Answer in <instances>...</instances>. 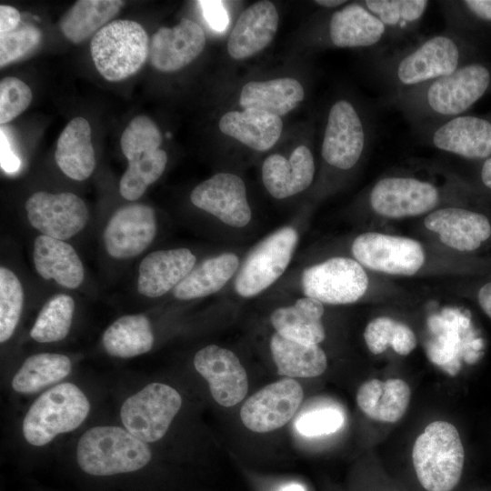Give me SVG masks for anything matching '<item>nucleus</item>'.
I'll return each instance as SVG.
<instances>
[{"label": "nucleus", "mask_w": 491, "mask_h": 491, "mask_svg": "<svg viewBox=\"0 0 491 491\" xmlns=\"http://www.w3.org/2000/svg\"><path fill=\"white\" fill-rule=\"evenodd\" d=\"M490 85L489 67L470 62L423 85L391 94L389 102L419 133L463 115L486 93Z\"/></svg>", "instance_id": "1"}, {"label": "nucleus", "mask_w": 491, "mask_h": 491, "mask_svg": "<svg viewBox=\"0 0 491 491\" xmlns=\"http://www.w3.org/2000/svg\"><path fill=\"white\" fill-rule=\"evenodd\" d=\"M467 45L458 32L446 30L391 52L380 51L376 71L391 94L447 75L466 64Z\"/></svg>", "instance_id": "2"}, {"label": "nucleus", "mask_w": 491, "mask_h": 491, "mask_svg": "<svg viewBox=\"0 0 491 491\" xmlns=\"http://www.w3.org/2000/svg\"><path fill=\"white\" fill-rule=\"evenodd\" d=\"M412 461L426 491H452L463 471L465 452L456 426L446 421L430 423L415 441Z\"/></svg>", "instance_id": "3"}, {"label": "nucleus", "mask_w": 491, "mask_h": 491, "mask_svg": "<svg viewBox=\"0 0 491 491\" xmlns=\"http://www.w3.org/2000/svg\"><path fill=\"white\" fill-rule=\"evenodd\" d=\"M151 450L125 428L95 426L85 431L76 447L81 469L93 476H112L136 471L151 460Z\"/></svg>", "instance_id": "4"}, {"label": "nucleus", "mask_w": 491, "mask_h": 491, "mask_svg": "<svg viewBox=\"0 0 491 491\" xmlns=\"http://www.w3.org/2000/svg\"><path fill=\"white\" fill-rule=\"evenodd\" d=\"M149 41L137 22L113 20L92 37L91 56L105 79L121 81L142 68L148 58Z\"/></svg>", "instance_id": "5"}, {"label": "nucleus", "mask_w": 491, "mask_h": 491, "mask_svg": "<svg viewBox=\"0 0 491 491\" xmlns=\"http://www.w3.org/2000/svg\"><path fill=\"white\" fill-rule=\"evenodd\" d=\"M90 404L81 389L62 383L43 393L30 406L23 421L26 441L36 446L77 428L89 414Z\"/></svg>", "instance_id": "6"}, {"label": "nucleus", "mask_w": 491, "mask_h": 491, "mask_svg": "<svg viewBox=\"0 0 491 491\" xmlns=\"http://www.w3.org/2000/svg\"><path fill=\"white\" fill-rule=\"evenodd\" d=\"M370 127L356 105L346 98L334 102L328 111L321 145L324 161L348 171L362 159L370 143Z\"/></svg>", "instance_id": "7"}, {"label": "nucleus", "mask_w": 491, "mask_h": 491, "mask_svg": "<svg viewBox=\"0 0 491 491\" xmlns=\"http://www.w3.org/2000/svg\"><path fill=\"white\" fill-rule=\"evenodd\" d=\"M443 195L441 187L431 180L411 175H391L374 184L368 204L376 215L399 219L432 211Z\"/></svg>", "instance_id": "8"}, {"label": "nucleus", "mask_w": 491, "mask_h": 491, "mask_svg": "<svg viewBox=\"0 0 491 491\" xmlns=\"http://www.w3.org/2000/svg\"><path fill=\"white\" fill-rule=\"evenodd\" d=\"M181 405V396L175 388L151 383L124 402L120 416L128 432L145 443H153L165 435Z\"/></svg>", "instance_id": "9"}, {"label": "nucleus", "mask_w": 491, "mask_h": 491, "mask_svg": "<svg viewBox=\"0 0 491 491\" xmlns=\"http://www.w3.org/2000/svg\"><path fill=\"white\" fill-rule=\"evenodd\" d=\"M298 242L297 231L282 227L262 240L248 255L235 280V290L252 297L275 283L287 268Z\"/></svg>", "instance_id": "10"}, {"label": "nucleus", "mask_w": 491, "mask_h": 491, "mask_svg": "<svg viewBox=\"0 0 491 491\" xmlns=\"http://www.w3.org/2000/svg\"><path fill=\"white\" fill-rule=\"evenodd\" d=\"M304 294L328 305H346L360 299L368 286L363 266L348 257H333L303 271Z\"/></svg>", "instance_id": "11"}, {"label": "nucleus", "mask_w": 491, "mask_h": 491, "mask_svg": "<svg viewBox=\"0 0 491 491\" xmlns=\"http://www.w3.org/2000/svg\"><path fill=\"white\" fill-rule=\"evenodd\" d=\"M352 253L361 266L396 276L415 275L426 260L424 248L418 241L376 232L356 236Z\"/></svg>", "instance_id": "12"}, {"label": "nucleus", "mask_w": 491, "mask_h": 491, "mask_svg": "<svg viewBox=\"0 0 491 491\" xmlns=\"http://www.w3.org/2000/svg\"><path fill=\"white\" fill-rule=\"evenodd\" d=\"M29 223L44 235L68 239L85 226L89 212L83 199L65 192H35L25 202Z\"/></svg>", "instance_id": "13"}, {"label": "nucleus", "mask_w": 491, "mask_h": 491, "mask_svg": "<svg viewBox=\"0 0 491 491\" xmlns=\"http://www.w3.org/2000/svg\"><path fill=\"white\" fill-rule=\"evenodd\" d=\"M304 392L298 382L284 378L267 385L242 406L243 424L256 433H266L285 426L301 405Z\"/></svg>", "instance_id": "14"}, {"label": "nucleus", "mask_w": 491, "mask_h": 491, "mask_svg": "<svg viewBox=\"0 0 491 491\" xmlns=\"http://www.w3.org/2000/svg\"><path fill=\"white\" fill-rule=\"evenodd\" d=\"M417 134L435 148L466 159L491 156V121L484 117L461 115Z\"/></svg>", "instance_id": "15"}, {"label": "nucleus", "mask_w": 491, "mask_h": 491, "mask_svg": "<svg viewBox=\"0 0 491 491\" xmlns=\"http://www.w3.org/2000/svg\"><path fill=\"white\" fill-rule=\"evenodd\" d=\"M193 205L233 227H244L252 212L242 178L231 173H217L196 185L190 195Z\"/></svg>", "instance_id": "16"}, {"label": "nucleus", "mask_w": 491, "mask_h": 491, "mask_svg": "<svg viewBox=\"0 0 491 491\" xmlns=\"http://www.w3.org/2000/svg\"><path fill=\"white\" fill-rule=\"evenodd\" d=\"M195 370L207 381L213 398L222 406H234L248 390L247 375L238 357L215 345L205 346L194 357Z\"/></svg>", "instance_id": "17"}, {"label": "nucleus", "mask_w": 491, "mask_h": 491, "mask_svg": "<svg viewBox=\"0 0 491 491\" xmlns=\"http://www.w3.org/2000/svg\"><path fill=\"white\" fill-rule=\"evenodd\" d=\"M155 234L154 209L133 204L117 209L110 217L104 231L105 246L112 257H134L149 246Z\"/></svg>", "instance_id": "18"}, {"label": "nucleus", "mask_w": 491, "mask_h": 491, "mask_svg": "<svg viewBox=\"0 0 491 491\" xmlns=\"http://www.w3.org/2000/svg\"><path fill=\"white\" fill-rule=\"evenodd\" d=\"M205 35L195 22L183 18L169 28L160 27L149 41L148 58L158 71L170 73L192 63L203 52Z\"/></svg>", "instance_id": "19"}, {"label": "nucleus", "mask_w": 491, "mask_h": 491, "mask_svg": "<svg viewBox=\"0 0 491 491\" xmlns=\"http://www.w3.org/2000/svg\"><path fill=\"white\" fill-rule=\"evenodd\" d=\"M424 224L444 245L460 252L475 251L491 236L489 219L463 207L436 209L426 216Z\"/></svg>", "instance_id": "20"}, {"label": "nucleus", "mask_w": 491, "mask_h": 491, "mask_svg": "<svg viewBox=\"0 0 491 491\" xmlns=\"http://www.w3.org/2000/svg\"><path fill=\"white\" fill-rule=\"evenodd\" d=\"M328 42L340 48L384 46L389 42L384 25L361 2L346 4L330 15Z\"/></svg>", "instance_id": "21"}, {"label": "nucleus", "mask_w": 491, "mask_h": 491, "mask_svg": "<svg viewBox=\"0 0 491 491\" xmlns=\"http://www.w3.org/2000/svg\"><path fill=\"white\" fill-rule=\"evenodd\" d=\"M279 15L270 1H259L248 6L239 16L227 41V52L236 60L251 57L273 40Z\"/></svg>", "instance_id": "22"}, {"label": "nucleus", "mask_w": 491, "mask_h": 491, "mask_svg": "<svg viewBox=\"0 0 491 491\" xmlns=\"http://www.w3.org/2000/svg\"><path fill=\"white\" fill-rule=\"evenodd\" d=\"M315 171L311 150L300 145L293 150L289 159L279 154L266 157L262 165V180L272 196L284 199L309 187Z\"/></svg>", "instance_id": "23"}, {"label": "nucleus", "mask_w": 491, "mask_h": 491, "mask_svg": "<svg viewBox=\"0 0 491 491\" xmlns=\"http://www.w3.org/2000/svg\"><path fill=\"white\" fill-rule=\"evenodd\" d=\"M195 256L187 248L158 250L140 263L138 292L147 297H159L174 289L195 267Z\"/></svg>", "instance_id": "24"}, {"label": "nucleus", "mask_w": 491, "mask_h": 491, "mask_svg": "<svg viewBox=\"0 0 491 491\" xmlns=\"http://www.w3.org/2000/svg\"><path fill=\"white\" fill-rule=\"evenodd\" d=\"M35 267L43 278L54 279L66 288H76L84 280V266L75 250L63 240L39 235L34 243Z\"/></svg>", "instance_id": "25"}, {"label": "nucleus", "mask_w": 491, "mask_h": 491, "mask_svg": "<svg viewBox=\"0 0 491 491\" xmlns=\"http://www.w3.org/2000/svg\"><path fill=\"white\" fill-rule=\"evenodd\" d=\"M218 125L223 134L256 151L273 147L283 130L279 116L256 109L227 112Z\"/></svg>", "instance_id": "26"}, {"label": "nucleus", "mask_w": 491, "mask_h": 491, "mask_svg": "<svg viewBox=\"0 0 491 491\" xmlns=\"http://www.w3.org/2000/svg\"><path fill=\"white\" fill-rule=\"evenodd\" d=\"M55 159L62 172L76 181L88 178L95 167L91 126L83 117L73 118L60 134Z\"/></svg>", "instance_id": "27"}, {"label": "nucleus", "mask_w": 491, "mask_h": 491, "mask_svg": "<svg viewBox=\"0 0 491 491\" xmlns=\"http://www.w3.org/2000/svg\"><path fill=\"white\" fill-rule=\"evenodd\" d=\"M411 397L409 386L402 379L383 382L373 378L363 383L356 394V403L368 417L384 423H395L407 410Z\"/></svg>", "instance_id": "28"}, {"label": "nucleus", "mask_w": 491, "mask_h": 491, "mask_svg": "<svg viewBox=\"0 0 491 491\" xmlns=\"http://www.w3.org/2000/svg\"><path fill=\"white\" fill-rule=\"evenodd\" d=\"M324 312L320 301L306 296L292 306L276 309L270 321L276 333L285 338L306 345H318L326 338L322 324Z\"/></svg>", "instance_id": "29"}, {"label": "nucleus", "mask_w": 491, "mask_h": 491, "mask_svg": "<svg viewBox=\"0 0 491 491\" xmlns=\"http://www.w3.org/2000/svg\"><path fill=\"white\" fill-rule=\"evenodd\" d=\"M305 97L301 83L292 77L246 83L239 95L243 109L261 110L282 116L295 109Z\"/></svg>", "instance_id": "30"}, {"label": "nucleus", "mask_w": 491, "mask_h": 491, "mask_svg": "<svg viewBox=\"0 0 491 491\" xmlns=\"http://www.w3.org/2000/svg\"><path fill=\"white\" fill-rule=\"evenodd\" d=\"M270 350L280 376L287 377H316L327 366L325 352L318 345H306L275 333Z\"/></svg>", "instance_id": "31"}, {"label": "nucleus", "mask_w": 491, "mask_h": 491, "mask_svg": "<svg viewBox=\"0 0 491 491\" xmlns=\"http://www.w3.org/2000/svg\"><path fill=\"white\" fill-rule=\"evenodd\" d=\"M239 266L238 256L224 253L203 261L174 288L180 300L204 297L222 289Z\"/></svg>", "instance_id": "32"}, {"label": "nucleus", "mask_w": 491, "mask_h": 491, "mask_svg": "<svg viewBox=\"0 0 491 491\" xmlns=\"http://www.w3.org/2000/svg\"><path fill=\"white\" fill-rule=\"evenodd\" d=\"M120 0H79L63 15L60 29L67 40L80 44L95 35L120 11Z\"/></svg>", "instance_id": "33"}, {"label": "nucleus", "mask_w": 491, "mask_h": 491, "mask_svg": "<svg viewBox=\"0 0 491 491\" xmlns=\"http://www.w3.org/2000/svg\"><path fill=\"white\" fill-rule=\"evenodd\" d=\"M386 27L390 43L416 33L430 4L427 0H366L361 2Z\"/></svg>", "instance_id": "34"}, {"label": "nucleus", "mask_w": 491, "mask_h": 491, "mask_svg": "<svg viewBox=\"0 0 491 491\" xmlns=\"http://www.w3.org/2000/svg\"><path fill=\"white\" fill-rule=\"evenodd\" d=\"M154 344L150 322L144 315H127L116 319L103 335L105 351L128 358L148 352Z\"/></svg>", "instance_id": "35"}, {"label": "nucleus", "mask_w": 491, "mask_h": 491, "mask_svg": "<svg viewBox=\"0 0 491 491\" xmlns=\"http://www.w3.org/2000/svg\"><path fill=\"white\" fill-rule=\"evenodd\" d=\"M70 359L61 354L41 353L27 357L12 379V387L22 394L35 393L55 384L71 372Z\"/></svg>", "instance_id": "36"}, {"label": "nucleus", "mask_w": 491, "mask_h": 491, "mask_svg": "<svg viewBox=\"0 0 491 491\" xmlns=\"http://www.w3.org/2000/svg\"><path fill=\"white\" fill-rule=\"evenodd\" d=\"M366 344L375 355H379L389 346L401 356L410 354L416 346V337L406 325L387 316L371 320L364 332Z\"/></svg>", "instance_id": "37"}, {"label": "nucleus", "mask_w": 491, "mask_h": 491, "mask_svg": "<svg viewBox=\"0 0 491 491\" xmlns=\"http://www.w3.org/2000/svg\"><path fill=\"white\" fill-rule=\"evenodd\" d=\"M75 310L74 299L65 294L51 297L40 310L30 331L33 339L51 343L64 339L71 327Z\"/></svg>", "instance_id": "38"}, {"label": "nucleus", "mask_w": 491, "mask_h": 491, "mask_svg": "<svg viewBox=\"0 0 491 491\" xmlns=\"http://www.w3.org/2000/svg\"><path fill=\"white\" fill-rule=\"evenodd\" d=\"M166 162L167 155L163 149L128 162V166L119 182L120 195L130 201L140 198L146 188L162 175Z\"/></svg>", "instance_id": "39"}, {"label": "nucleus", "mask_w": 491, "mask_h": 491, "mask_svg": "<svg viewBox=\"0 0 491 491\" xmlns=\"http://www.w3.org/2000/svg\"><path fill=\"white\" fill-rule=\"evenodd\" d=\"M162 135L155 123L145 115L135 116L124 130L120 145L128 162L159 149Z\"/></svg>", "instance_id": "40"}, {"label": "nucleus", "mask_w": 491, "mask_h": 491, "mask_svg": "<svg viewBox=\"0 0 491 491\" xmlns=\"http://www.w3.org/2000/svg\"><path fill=\"white\" fill-rule=\"evenodd\" d=\"M24 305V291L17 276L8 268H0V342L13 335Z\"/></svg>", "instance_id": "41"}, {"label": "nucleus", "mask_w": 491, "mask_h": 491, "mask_svg": "<svg viewBox=\"0 0 491 491\" xmlns=\"http://www.w3.org/2000/svg\"><path fill=\"white\" fill-rule=\"evenodd\" d=\"M41 41L40 29L23 20L15 28L0 33V66L4 67L33 55Z\"/></svg>", "instance_id": "42"}, {"label": "nucleus", "mask_w": 491, "mask_h": 491, "mask_svg": "<svg viewBox=\"0 0 491 491\" xmlns=\"http://www.w3.org/2000/svg\"><path fill=\"white\" fill-rule=\"evenodd\" d=\"M33 94L22 80L7 76L0 82V124L10 122L31 104Z\"/></svg>", "instance_id": "43"}, {"label": "nucleus", "mask_w": 491, "mask_h": 491, "mask_svg": "<svg viewBox=\"0 0 491 491\" xmlns=\"http://www.w3.org/2000/svg\"><path fill=\"white\" fill-rule=\"evenodd\" d=\"M343 424L344 416L339 410L324 407L301 414L295 426L303 436H318L337 431Z\"/></svg>", "instance_id": "44"}, {"label": "nucleus", "mask_w": 491, "mask_h": 491, "mask_svg": "<svg viewBox=\"0 0 491 491\" xmlns=\"http://www.w3.org/2000/svg\"><path fill=\"white\" fill-rule=\"evenodd\" d=\"M453 15L462 28L467 22L477 21L491 23V0H463L456 1L453 6Z\"/></svg>", "instance_id": "45"}, {"label": "nucleus", "mask_w": 491, "mask_h": 491, "mask_svg": "<svg viewBox=\"0 0 491 491\" xmlns=\"http://www.w3.org/2000/svg\"><path fill=\"white\" fill-rule=\"evenodd\" d=\"M197 3L211 28L222 32L227 27L229 23L228 14L222 1L202 0Z\"/></svg>", "instance_id": "46"}, {"label": "nucleus", "mask_w": 491, "mask_h": 491, "mask_svg": "<svg viewBox=\"0 0 491 491\" xmlns=\"http://www.w3.org/2000/svg\"><path fill=\"white\" fill-rule=\"evenodd\" d=\"M0 141L1 167L6 173H15L19 169L21 162L19 157L12 150L3 128H1Z\"/></svg>", "instance_id": "47"}, {"label": "nucleus", "mask_w": 491, "mask_h": 491, "mask_svg": "<svg viewBox=\"0 0 491 491\" xmlns=\"http://www.w3.org/2000/svg\"><path fill=\"white\" fill-rule=\"evenodd\" d=\"M21 21V15L17 9L7 5H0V33L15 28Z\"/></svg>", "instance_id": "48"}, {"label": "nucleus", "mask_w": 491, "mask_h": 491, "mask_svg": "<svg viewBox=\"0 0 491 491\" xmlns=\"http://www.w3.org/2000/svg\"><path fill=\"white\" fill-rule=\"evenodd\" d=\"M477 302L484 313L491 319V281L486 282L479 288Z\"/></svg>", "instance_id": "49"}, {"label": "nucleus", "mask_w": 491, "mask_h": 491, "mask_svg": "<svg viewBox=\"0 0 491 491\" xmlns=\"http://www.w3.org/2000/svg\"><path fill=\"white\" fill-rule=\"evenodd\" d=\"M480 177L483 185L491 190V156L485 160L481 167Z\"/></svg>", "instance_id": "50"}, {"label": "nucleus", "mask_w": 491, "mask_h": 491, "mask_svg": "<svg viewBox=\"0 0 491 491\" xmlns=\"http://www.w3.org/2000/svg\"><path fill=\"white\" fill-rule=\"evenodd\" d=\"M315 3L322 7L326 8H335L337 6H340L346 3H347L345 0H316Z\"/></svg>", "instance_id": "51"}, {"label": "nucleus", "mask_w": 491, "mask_h": 491, "mask_svg": "<svg viewBox=\"0 0 491 491\" xmlns=\"http://www.w3.org/2000/svg\"><path fill=\"white\" fill-rule=\"evenodd\" d=\"M281 491H306L305 488L298 484H291L284 486Z\"/></svg>", "instance_id": "52"}]
</instances>
